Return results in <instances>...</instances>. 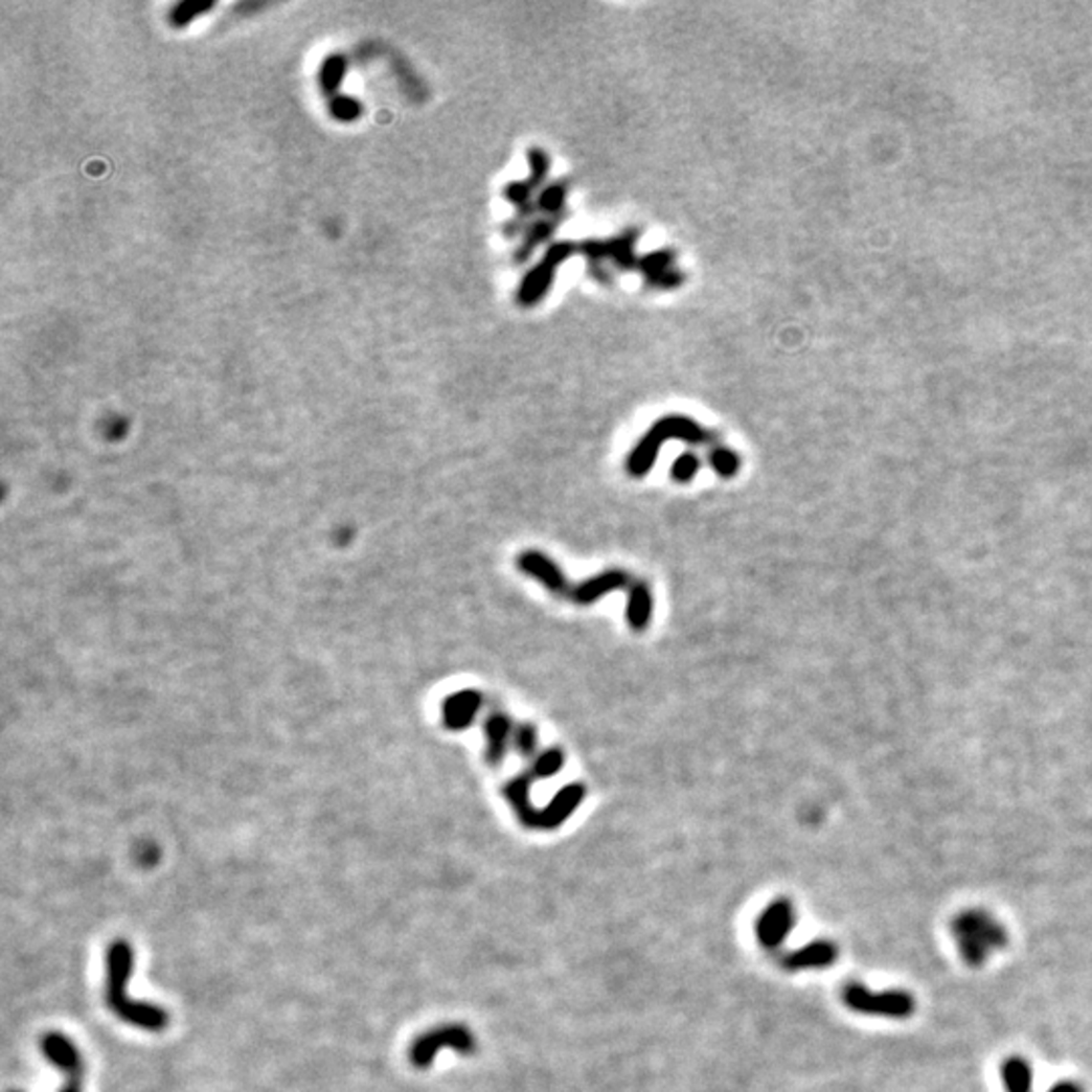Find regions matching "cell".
I'll use <instances>...</instances> for the list:
<instances>
[{"label": "cell", "instance_id": "obj_16", "mask_svg": "<svg viewBox=\"0 0 1092 1092\" xmlns=\"http://www.w3.org/2000/svg\"><path fill=\"white\" fill-rule=\"evenodd\" d=\"M532 781H534V777L528 771V773L516 775L515 779H510L504 788V797L513 805L516 818L520 819V823L528 829H537V819H539V810L530 801Z\"/></svg>", "mask_w": 1092, "mask_h": 1092}, {"label": "cell", "instance_id": "obj_5", "mask_svg": "<svg viewBox=\"0 0 1092 1092\" xmlns=\"http://www.w3.org/2000/svg\"><path fill=\"white\" fill-rule=\"evenodd\" d=\"M844 1005L862 1016H877L888 1020H905L916 1009V1001L909 992L903 989H886L872 992L864 983H848L842 992Z\"/></svg>", "mask_w": 1092, "mask_h": 1092}, {"label": "cell", "instance_id": "obj_4", "mask_svg": "<svg viewBox=\"0 0 1092 1092\" xmlns=\"http://www.w3.org/2000/svg\"><path fill=\"white\" fill-rule=\"evenodd\" d=\"M528 162H530V177H528V181L508 182L504 186V192H502L504 199L516 207L515 219L504 225V235L506 237H516L518 233H524L526 227L532 223L534 212H539L534 192L545 182L546 175L550 170V160H548V154L543 149L532 146L528 151Z\"/></svg>", "mask_w": 1092, "mask_h": 1092}, {"label": "cell", "instance_id": "obj_20", "mask_svg": "<svg viewBox=\"0 0 1092 1092\" xmlns=\"http://www.w3.org/2000/svg\"><path fill=\"white\" fill-rule=\"evenodd\" d=\"M652 613H654L652 591H650V587L643 581H637L630 589V599H628V609H625V617H628L630 628L634 632L647 630L650 623H652Z\"/></svg>", "mask_w": 1092, "mask_h": 1092}, {"label": "cell", "instance_id": "obj_19", "mask_svg": "<svg viewBox=\"0 0 1092 1092\" xmlns=\"http://www.w3.org/2000/svg\"><path fill=\"white\" fill-rule=\"evenodd\" d=\"M480 706H482V697L476 690H463V692H457L454 697L448 698V702L443 706L448 727L455 728V730L470 727L474 723Z\"/></svg>", "mask_w": 1092, "mask_h": 1092}, {"label": "cell", "instance_id": "obj_17", "mask_svg": "<svg viewBox=\"0 0 1092 1092\" xmlns=\"http://www.w3.org/2000/svg\"><path fill=\"white\" fill-rule=\"evenodd\" d=\"M563 219H565V214H554V217H548V214H545V217L532 221V223L526 227V231H524V235H522V243H520L518 249H516V264H524V261H528L530 255H532V253H534L543 243L548 242V240L554 235V231H556V227H559V223H561Z\"/></svg>", "mask_w": 1092, "mask_h": 1092}, {"label": "cell", "instance_id": "obj_7", "mask_svg": "<svg viewBox=\"0 0 1092 1092\" xmlns=\"http://www.w3.org/2000/svg\"><path fill=\"white\" fill-rule=\"evenodd\" d=\"M578 251L573 242H556L552 243L548 249H546L543 259L530 270V272L524 275V279L520 281L518 286V292H516V302L520 303L522 308H532L541 300H545L548 290L552 288L554 283V277L559 268Z\"/></svg>", "mask_w": 1092, "mask_h": 1092}, {"label": "cell", "instance_id": "obj_14", "mask_svg": "<svg viewBox=\"0 0 1092 1092\" xmlns=\"http://www.w3.org/2000/svg\"><path fill=\"white\" fill-rule=\"evenodd\" d=\"M674 264H676V255L669 249H660L645 257H639L637 270H641L650 286L660 288V290H672L684 281V275L674 268Z\"/></svg>", "mask_w": 1092, "mask_h": 1092}, {"label": "cell", "instance_id": "obj_13", "mask_svg": "<svg viewBox=\"0 0 1092 1092\" xmlns=\"http://www.w3.org/2000/svg\"><path fill=\"white\" fill-rule=\"evenodd\" d=\"M585 795H587V789H585V786H581V783H571V786L561 789L546 807L539 810L537 829H556V827H561L567 819L575 814V810L583 803Z\"/></svg>", "mask_w": 1092, "mask_h": 1092}, {"label": "cell", "instance_id": "obj_3", "mask_svg": "<svg viewBox=\"0 0 1092 1092\" xmlns=\"http://www.w3.org/2000/svg\"><path fill=\"white\" fill-rule=\"evenodd\" d=\"M669 439H680L695 446H712L716 443V435L704 429L690 417L684 415H667L652 425V429L639 439L636 448L628 455L625 470L632 478H643L652 472L660 448Z\"/></svg>", "mask_w": 1092, "mask_h": 1092}, {"label": "cell", "instance_id": "obj_18", "mask_svg": "<svg viewBox=\"0 0 1092 1092\" xmlns=\"http://www.w3.org/2000/svg\"><path fill=\"white\" fill-rule=\"evenodd\" d=\"M485 738H487V749H485V758L490 765H500L504 757H506V751H508V741H510V732H513V723L506 714L502 712H494L487 716L484 725Z\"/></svg>", "mask_w": 1092, "mask_h": 1092}, {"label": "cell", "instance_id": "obj_8", "mask_svg": "<svg viewBox=\"0 0 1092 1092\" xmlns=\"http://www.w3.org/2000/svg\"><path fill=\"white\" fill-rule=\"evenodd\" d=\"M41 1052L47 1061L55 1064L65 1076L60 1092H84L86 1062L71 1038L61 1031H49L41 1040Z\"/></svg>", "mask_w": 1092, "mask_h": 1092}, {"label": "cell", "instance_id": "obj_25", "mask_svg": "<svg viewBox=\"0 0 1092 1092\" xmlns=\"http://www.w3.org/2000/svg\"><path fill=\"white\" fill-rule=\"evenodd\" d=\"M700 457L695 452H684L680 457H676V461L672 463V478L680 484H688L692 482L700 472Z\"/></svg>", "mask_w": 1092, "mask_h": 1092}, {"label": "cell", "instance_id": "obj_23", "mask_svg": "<svg viewBox=\"0 0 1092 1092\" xmlns=\"http://www.w3.org/2000/svg\"><path fill=\"white\" fill-rule=\"evenodd\" d=\"M708 463L712 465V470L721 476V478H734L741 470V457L734 454L732 450L723 448V446H714L708 454Z\"/></svg>", "mask_w": 1092, "mask_h": 1092}, {"label": "cell", "instance_id": "obj_11", "mask_svg": "<svg viewBox=\"0 0 1092 1092\" xmlns=\"http://www.w3.org/2000/svg\"><path fill=\"white\" fill-rule=\"evenodd\" d=\"M516 565L524 575L532 576L539 583H543V587L548 589L552 595H556L561 599H571V593H573L571 583L567 581V576L563 575L561 567L541 550H524L516 559Z\"/></svg>", "mask_w": 1092, "mask_h": 1092}, {"label": "cell", "instance_id": "obj_21", "mask_svg": "<svg viewBox=\"0 0 1092 1092\" xmlns=\"http://www.w3.org/2000/svg\"><path fill=\"white\" fill-rule=\"evenodd\" d=\"M1000 1074L1005 1092H1031L1033 1074L1030 1062L1020 1056H1011L1001 1064Z\"/></svg>", "mask_w": 1092, "mask_h": 1092}, {"label": "cell", "instance_id": "obj_28", "mask_svg": "<svg viewBox=\"0 0 1092 1092\" xmlns=\"http://www.w3.org/2000/svg\"><path fill=\"white\" fill-rule=\"evenodd\" d=\"M1046 1092H1085V1091H1083V1087H1080V1085H1078V1083H1074V1080H1061V1083H1056V1085H1054V1087H1052V1089H1048V1091H1046Z\"/></svg>", "mask_w": 1092, "mask_h": 1092}, {"label": "cell", "instance_id": "obj_26", "mask_svg": "<svg viewBox=\"0 0 1092 1092\" xmlns=\"http://www.w3.org/2000/svg\"><path fill=\"white\" fill-rule=\"evenodd\" d=\"M515 743L516 749H518L524 757H532V755L537 753V749H539V732H537V727H534V725H528V723L520 725V727L516 728Z\"/></svg>", "mask_w": 1092, "mask_h": 1092}, {"label": "cell", "instance_id": "obj_10", "mask_svg": "<svg viewBox=\"0 0 1092 1092\" xmlns=\"http://www.w3.org/2000/svg\"><path fill=\"white\" fill-rule=\"evenodd\" d=\"M637 237L639 231L630 229L607 242H585L578 245V251L587 257V261H611L619 270H636L639 268V257H636Z\"/></svg>", "mask_w": 1092, "mask_h": 1092}, {"label": "cell", "instance_id": "obj_22", "mask_svg": "<svg viewBox=\"0 0 1092 1092\" xmlns=\"http://www.w3.org/2000/svg\"><path fill=\"white\" fill-rule=\"evenodd\" d=\"M567 195H569V184L567 182H552V184L545 186L541 190V195L537 197V209L545 212L548 217L567 214Z\"/></svg>", "mask_w": 1092, "mask_h": 1092}, {"label": "cell", "instance_id": "obj_24", "mask_svg": "<svg viewBox=\"0 0 1092 1092\" xmlns=\"http://www.w3.org/2000/svg\"><path fill=\"white\" fill-rule=\"evenodd\" d=\"M563 765H565L563 751L561 749H550V751H545L543 755L537 757L530 773H532L534 779H548V777L556 775L563 769Z\"/></svg>", "mask_w": 1092, "mask_h": 1092}, {"label": "cell", "instance_id": "obj_27", "mask_svg": "<svg viewBox=\"0 0 1092 1092\" xmlns=\"http://www.w3.org/2000/svg\"><path fill=\"white\" fill-rule=\"evenodd\" d=\"M209 8H211L209 4H205V6H197L195 2H184V4L177 6V8L173 10V25H175V27H182V25H186L195 15L205 13V10H209Z\"/></svg>", "mask_w": 1092, "mask_h": 1092}, {"label": "cell", "instance_id": "obj_2", "mask_svg": "<svg viewBox=\"0 0 1092 1092\" xmlns=\"http://www.w3.org/2000/svg\"><path fill=\"white\" fill-rule=\"evenodd\" d=\"M951 937L957 945L961 959L979 968L992 959L994 953L1007 947L1009 933L1000 918L983 909H970L959 912L951 920Z\"/></svg>", "mask_w": 1092, "mask_h": 1092}, {"label": "cell", "instance_id": "obj_15", "mask_svg": "<svg viewBox=\"0 0 1092 1092\" xmlns=\"http://www.w3.org/2000/svg\"><path fill=\"white\" fill-rule=\"evenodd\" d=\"M628 585H630V575L625 571H621V569L604 571L599 575L591 576L575 585L573 593H571V601H575L576 606H593L607 593L625 589Z\"/></svg>", "mask_w": 1092, "mask_h": 1092}, {"label": "cell", "instance_id": "obj_6", "mask_svg": "<svg viewBox=\"0 0 1092 1092\" xmlns=\"http://www.w3.org/2000/svg\"><path fill=\"white\" fill-rule=\"evenodd\" d=\"M443 1048H452L461 1056H470L476 1052L478 1042L474 1031L468 1030L461 1024H446L439 1028L425 1031L409 1048V1061L415 1068H429L431 1062L437 1059V1054Z\"/></svg>", "mask_w": 1092, "mask_h": 1092}, {"label": "cell", "instance_id": "obj_12", "mask_svg": "<svg viewBox=\"0 0 1092 1092\" xmlns=\"http://www.w3.org/2000/svg\"><path fill=\"white\" fill-rule=\"evenodd\" d=\"M838 961V947L827 939H818L789 951L781 957V968L788 971L825 970Z\"/></svg>", "mask_w": 1092, "mask_h": 1092}, {"label": "cell", "instance_id": "obj_1", "mask_svg": "<svg viewBox=\"0 0 1092 1092\" xmlns=\"http://www.w3.org/2000/svg\"><path fill=\"white\" fill-rule=\"evenodd\" d=\"M134 971V947L128 940H114L106 953V1003L123 1024L146 1031L168 1028L170 1016L164 1007L152 1001L134 1000L128 996V983Z\"/></svg>", "mask_w": 1092, "mask_h": 1092}, {"label": "cell", "instance_id": "obj_9", "mask_svg": "<svg viewBox=\"0 0 1092 1092\" xmlns=\"http://www.w3.org/2000/svg\"><path fill=\"white\" fill-rule=\"evenodd\" d=\"M797 925V912L788 898H775L757 916L755 935L765 949H779Z\"/></svg>", "mask_w": 1092, "mask_h": 1092}]
</instances>
